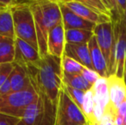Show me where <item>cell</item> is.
I'll return each mask as SVG.
<instances>
[{
  "label": "cell",
  "instance_id": "26",
  "mask_svg": "<svg viewBox=\"0 0 126 125\" xmlns=\"http://www.w3.org/2000/svg\"><path fill=\"white\" fill-rule=\"evenodd\" d=\"M117 110L110 105L107 106L106 112L103 115V117L100 119L97 125H114L115 124V117H116Z\"/></svg>",
  "mask_w": 126,
  "mask_h": 125
},
{
  "label": "cell",
  "instance_id": "10",
  "mask_svg": "<svg viewBox=\"0 0 126 125\" xmlns=\"http://www.w3.org/2000/svg\"><path fill=\"white\" fill-rule=\"evenodd\" d=\"M60 7L62 15V22L65 30L69 29H84V30L93 31L96 24L86 21L74 13L71 10L68 8L63 1H58Z\"/></svg>",
  "mask_w": 126,
  "mask_h": 125
},
{
  "label": "cell",
  "instance_id": "36",
  "mask_svg": "<svg viewBox=\"0 0 126 125\" xmlns=\"http://www.w3.org/2000/svg\"><path fill=\"white\" fill-rule=\"evenodd\" d=\"M114 125H116V124H114Z\"/></svg>",
  "mask_w": 126,
  "mask_h": 125
},
{
  "label": "cell",
  "instance_id": "34",
  "mask_svg": "<svg viewBox=\"0 0 126 125\" xmlns=\"http://www.w3.org/2000/svg\"><path fill=\"white\" fill-rule=\"evenodd\" d=\"M124 21H125V23H126V14H125V19H124Z\"/></svg>",
  "mask_w": 126,
  "mask_h": 125
},
{
  "label": "cell",
  "instance_id": "5",
  "mask_svg": "<svg viewBox=\"0 0 126 125\" xmlns=\"http://www.w3.org/2000/svg\"><path fill=\"white\" fill-rule=\"evenodd\" d=\"M38 98L33 85L28 89L0 97V113L21 119L24 110Z\"/></svg>",
  "mask_w": 126,
  "mask_h": 125
},
{
  "label": "cell",
  "instance_id": "21",
  "mask_svg": "<svg viewBox=\"0 0 126 125\" xmlns=\"http://www.w3.org/2000/svg\"><path fill=\"white\" fill-rule=\"evenodd\" d=\"M0 36L14 40L16 39L11 10L0 12Z\"/></svg>",
  "mask_w": 126,
  "mask_h": 125
},
{
  "label": "cell",
  "instance_id": "11",
  "mask_svg": "<svg viewBox=\"0 0 126 125\" xmlns=\"http://www.w3.org/2000/svg\"><path fill=\"white\" fill-rule=\"evenodd\" d=\"M15 47L16 54L14 63L16 64L26 68L28 65L38 62L41 57L36 49L18 38L15 39Z\"/></svg>",
  "mask_w": 126,
  "mask_h": 125
},
{
  "label": "cell",
  "instance_id": "7",
  "mask_svg": "<svg viewBox=\"0 0 126 125\" xmlns=\"http://www.w3.org/2000/svg\"><path fill=\"white\" fill-rule=\"evenodd\" d=\"M94 34L107 63L109 76L114 75V34L111 22L97 24L94 29Z\"/></svg>",
  "mask_w": 126,
  "mask_h": 125
},
{
  "label": "cell",
  "instance_id": "6",
  "mask_svg": "<svg viewBox=\"0 0 126 125\" xmlns=\"http://www.w3.org/2000/svg\"><path fill=\"white\" fill-rule=\"evenodd\" d=\"M55 125H89L83 111L62 88L57 103Z\"/></svg>",
  "mask_w": 126,
  "mask_h": 125
},
{
  "label": "cell",
  "instance_id": "27",
  "mask_svg": "<svg viewBox=\"0 0 126 125\" xmlns=\"http://www.w3.org/2000/svg\"><path fill=\"white\" fill-rule=\"evenodd\" d=\"M14 69V63L0 64V87L10 78Z\"/></svg>",
  "mask_w": 126,
  "mask_h": 125
},
{
  "label": "cell",
  "instance_id": "25",
  "mask_svg": "<svg viewBox=\"0 0 126 125\" xmlns=\"http://www.w3.org/2000/svg\"><path fill=\"white\" fill-rule=\"evenodd\" d=\"M63 89L65 91L68 96L72 99V101L82 111V105H83V99H84V95L86 92L78 90V89L72 88V87L66 86L63 84Z\"/></svg>",
  "mask_w": 126,
  "mask_h": 125
},
{
  "label": "cell",
  "instance_id": "16",
  "mask_svg": "<svg viewBox=\"0 0 126 125\" xmlns=\"http://www.w3.org/2000/svg\"><path fill=\"white\" fill-rule=\"evenodd\" d=\"M63 55L74 59L76 62L81 63L82 66L86 67L89 69L94 70L93 63H92L88 44L74 45V44L66 43Z\"/></svg>",
  "mask_w": 126,
  "mask_h": 125
},
{
  "label": "cell",
  "instance_id": "37",
  "mask_svg": "<svg viewBox=\"0 0 126 125\" xmlns=\"http://www.w3.org/2000/svg\"><path fill=\"white\" fill-rule=\"evenodd\" d=\"M125 125H126V124H125Z\"/></svg>",
  "mask_w": 126,
  "mask_h": 125
},
{
  "label": "cell",
  "instance_id": "13",
  "mask_svg": "<svg viewBox=\"0 0 126 125\" xmlns=\"http://www.w3.org/2000/svg\"><path fill=\"white\" fill-rule=\"evenodd\" d=\"M62 1L75 14L81 18L85 19L86 21L95 23L96 25L111 22V18L108 15H101V14H98L93 11L84 4H82L80 1H77V0H62Z\"/></svg>",
  "mask_w": 126,
  "mask_h": 125
},
{
  "label": "cell",
  "instance_id": "15",
  "mask_svg": "<svg viewBox=\"0 0 126 125\" xmlns=\"http://www.w3.org/2000/svg\"><path fill=\"white\" fill-rule=\"evenodd\" d=\"M88 45L94 71L101 78H108L109 77V70H108L107 63H106V59L103 56L102 52L100 51V48L97 43V40L94 35L88 42Z\"/></svg>",
  "mask_w": 126,
  "mask_h": 125
},
{
  "label": "cell",
  "instance_id": "32",
  "mask_svg": "<svg viewBox=\"0 0 126 125\" xmlns=\"http://www.w3.org/2000/svg\"><path fill=\"white\" fill-rule=\"evenodd\" d=\"M16 125H27V124H24V123H23V122H22V120H21V121H20V122H19V123H18V124H17Z\"/></svg>",
  "mask_w": 126,
  "mask_h": 125
},
{
  "label": "cell",
  "instance_id": "30",
  "mask_svg": "<svg viewBox=\"0 0 126 125\" xmlns=\"http://www.w3.org/2000/svg\"><path fill=\"white\" fill-rule=\"evenodd\" d=\"M20 121L17 117L0 113V125H16Z\"/></svg>",
  "mask_w": 126,
  "mask_h": 125
},
{
  "label": "cell",
  "instance_id": "14",
  "mask_svg": "<svg viewBox=\"0 0 126 125\" xmlns=\"http://www.w3.org/2000/svg\"><path fill=\"white\" fill-rule=\"evenodd\" d=\"M107 79L110 105L115 110L126 100V82L125 79L119 78L116 75H110Z\"/></svg>",
  "mask_w": 126,
  "mask_h": 125
},
{
  "label": "cell",
  "instance_id": "17",
  "mask_svg": "<svg viewBox=\"0 0 126 125\" xmlns=\"http://www.w3.org/2000/svg\"><path fill=\"white\" fill-rule=\"evenodd\" d=\"M10 78L11 84V93L26 90L32 86L28 70L25 67L21 65L14 63L13 71Z\"/></svg>",
  "mask_w": 126,
  "mask_h": 125
},
{
  "label": "cell",
  "instance_id": "3",
  "mask_svg": "<svg viewBox=\"0 0 126 125\" xmlns=\"http://www.w3.org/2000/svg\"><path fill=\"white\" fill-rule=\"evenodd\" d=\"M29 3L30 1H20L16 6L11 9L15 35L16 38L28 43L39 52L34 19Z\"/></svg>",
  "mask_w": 126,
  "mask_h": 125
},
{
  "label": "cell",
  "instance_id": "19",
  "mask_svg": "<svg viewBox=\"0 0 126 125\" xmlns=\"http://www.w3.org/2000/svg\"><path fill=\"white\" fill-rule=\"evenodd\" d=\"M94 32L84 29H69L65 30V40L68 44L81 45L88 44L94 37Z\"/></svg>",
  "mask_w": 126,
  "mask_h": 125
},
{
  "label": "cell",
  "instance_id": "23",
  "mask_svg": "<svg viewBox=\"0 0 126 125\" xmlns=\"http://www.w3.org/2000/svg\"><path fill=\"white\" fill-rule=\"evenodd\" d=\"M61 65L63 73L66 74H81L84 68L81 63L65 55L61 58Z\"/></svg>",
  "mask_w": 126,
  "mask_h": 125
},
{
  "label": "cell",
  "instance_id": "20",
  "mask_svg": "<svg viewBox=\"0 0 126 125\" xmlns=\"http://www.w3.org/2000/svg\"><path fill=\"white\" fill-rule=\"evenodd\" d=\"M63 82L64 85L83 92H88L93 88V86L88 83L81 74L63 73Z\"/></svg>",
  "mask_w": 126,
  "mask_h": 125
},
{
  "label": "cell",
  "instance_id": "24",
  "mask_svg": "<svg viewBox=\"0 0 126 125\" xmlns=\"http://www.w3.org/2000/svg\"><path fill=\"white\" fill-rule=\"evenodd\" d=\"M80 2L93 11L101 15H108L110 17V13L106 9L103 0H80Z\"/></svg>",
  "mask_w": 126,
  "mask_h": 125
},
{
  "label": "cell",
  "instance_id": "33",
  "mask_svg": "<svg viewBox=\"0 0 126 125\" xmlns=\"http://www.w3.org/2000/svg\"><path fill=\"white\" fill-rule=\"evenodd\" d=\"M125 82H126V68H125Z\"/></svg>",
  "mask_w": 126,
  "mask_h": 125
},
{
  "label": "cell",
  "instance_id": "2",
  "mask_svg": "<svg viewBox=\"0 0 126 125\" xmlns=\"http://www.w3.org/2000/svg\"><path fill=\"white\" fill-rule=\"evenodd\" d=\"M29 7L33 13L40 57L47 54V38L49 32L62 22V15L58 1L33 0Z\"/></svg>",
  "mask_w": 126,
  "mask_h": 125
},
{
  "label": "cell",
  "instance_id": "8",
  "mask_svg": "<svg viewBox=\"0 0 126 125\" xmlns=\"http://www.w3.org/2000/svg\"><path fill=\"white\" fill-rule=\"evenodd\" d=\"M114 34V75L125 79L126 68V23L125 21L111 22Z\"/></svg>",
  "mask_w": 126,
  "mask_h": 125
},
{
  "label": "cell",
  "instance_id": "35",
  "mask_svg": "<svg viewBox=\"0 0 126 125\" xmlns=\"http://www.w3.org/2000/svg\"><path fill=\"white\" fill-rule=\"evenodd\" d=\"M2 38H3V37H2V36H0V40H1Z\"/></svg>",
  "mask_w": 126,
  "mask_h": 125
},
{
  "label": "cell",
  "instance_id": "12",
  "mask_svg": "<svg viewBox=\"0 0 126 125\" xmlns=\"http://www.w3.org/2000/svg\"><path fill=\"white\" fill-rule=\"evenodd\" d=\"M65 45V29L63 22H61L49 32L47 38V54L62 58L64 54Z\"/></svg>",
  "mask_w": 126,
  "mask_h": 125
},
{
  "label": "cell",
  "instance_id": "29",
  "mask_svg": "<svg viewBox=\"0 0 126 125\" xmlns=\"http://www.w3.org/2000/svg\"><path fill=\"white\" fill-rule=\"evenodd\" d=\"M81 75L83 76V78L87 81L89 84H91L92 86H94L95 84V82L100 78V75L94 71V70H91L89 69L84 67L81 71Z\"/></svg>",
  "mask_w": 126,
  "mask_h": 125
},
{
  "label": "cell",
  "instance_id": "9",
  "mask_svg": "<svg viewBox=\"0 0 126 125\" xmlns=\"http://www.w3.org/2000/svg\"><path fill=\"white\" fill-rule=\"evenodd\" d=\"M94 94V124L97 125L100 119L103 117L106 110L110 104L109 91L107 79L100 78L93 86Z\"/></svg>",
  "mask_w": 126,
  "mask_h": 125
},
{
  "label": "cell",
  "instance_id": "22",
  "mask_svg": "<svg viewBox=\"0 0 126 125\" xmlns=\"http://www.w3.org/2000/svg\"><path fill=\"white\" fill-rule=\"evenodd\" d=\"M94 94L93 88L85 93L82 105V111L89 125L94 124Z\"/></svg>",
  "mask_w": 126,
  "mask_h": 125
},
{
  "label": "cell",
  "instance_id": "4",
  "mask_svg": "<svg viewBox=\"0 0 126 125\" xmlns=\"http://www.w3.org/2000/svg\"><path fill=\"white\" fill-rule=\"evenodd\" d=\"M36 92L38 98L24 110L21 120L27 125H55L57 104L45 94Z\"/></svg>",
  "mask_w": 126,
  "mask_h": 125
},
{
  "label": "cell",
  "instance_id": "18",
  "mask_svg": "<svg viewBox=\"0 0 126 125\" xmlns=\"http://www.w3.org/2000/svg\"><path fill=\"white\" fill-rule=\"evenodd\" d=\"M15 54V40L3 37L0 40V64L13 63Z\"/></svg>",
  "mask_w": 126,
  "mask_h": 125
},
{
  "label": "cell",
  "instance_id": "31",
  "mask_svg": "<svg viewBox=\"0 0 126 125\" xmlns=\"http://www.w3.org/2000/svg\"><path fill=\"white\" fill-rule=\"evenodd\" d=\"M5 10H6L5 8H3V6H2L1 4H0V12H3V11H5Z\"/></svg>",
  "mask_w": 126,
  "mask_h": 125
},
{
  "label": "cell",
  "instance_id": "28",
  "mask_svg": "<svg viewBox=\"0 0 126 125\" xmlns=\"http://www.w3.org/2000/svg\"><path fill=\"white\" fill-rule=\"evenodd\" d=\"M115 124L125 125L126 124V100L124 101L117 109Z\"/></svg>",
  "mask_w": 126,
  "mask_h": 125
},
{
  "label": "cell",
  "instance_id": "1",
  "mask_svg": "<svg viewBox=\"0 0 126 125\" xmlns=\"http://www.w3.org/2000/svg\"><path fill=\"white\" fill-rule=\"evenodd\" d=\"M26 69L35 90L45 94L55 104L58 103L63 86L61 58L47 54Z\"/></svg>",
  "mask_w": 126,
  "mask_h": 125
}]
</instances>
